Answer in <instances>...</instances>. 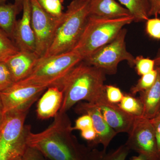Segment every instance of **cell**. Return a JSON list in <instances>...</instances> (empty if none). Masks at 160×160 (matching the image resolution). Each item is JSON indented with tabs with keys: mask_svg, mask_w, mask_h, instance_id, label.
<instances>
[{
	"mask_svg": "<svg viewBox=\"0 0 160 160\" xmlns=\"http://www.w3.org/2000/svg\"><path fill=\"white\" fill-rule=\"evenodd\" d=\"M72 127L67 112H59L47 129L38 133L29 132L27 145L48 160H101L106 151L80 143L72 133Z\"/></svg>",
	"mask_w": 160,
	"mask_h": 160,
	"instance_id": "6da1fadb",
	"label": "cell"
},
{
	"mask_svg": "<svg viewBox=\"0 0 160 160\" xmlns=\"http://www.w3.org/2000/svg\"><path fill=\"white\" fill-rule=\"evenodd\" d=\"M106 73L82 61L63 80L59 87L63 101L59 112H67L82 101L94 103L106 92Z\"/></svg>",
	"mask_w": 160,
	"mask_h": 160,
	"instance_id": "7a4b0ae2",
	"label": "cell"
},
{
	"mask_svg": "<svg viewBox=\"0 0 160 160\" xmlns=\"http://www.w3.org/2000/svg\"><path fill=\"white\" fill-rule=\"evenodd\" d=\"M89 0H72L63 13L49 49L41 58L72 51L78 43L89 16Z\"/></svg>",
	"mask_w": 160,
	"mask_h": 160,
	"instance_id": "3957f363",
	"label": "cell"
},
{
	"mask_svg": "<svg viewBox=\"0 0 160 160\" xmlns=\"http://www.w3.org/2000/svg\"><path fill=\"white\" fill-rule=\"evenodd\" d=\"M134 20L132 16L109 19L89 15L79 39L72 51L83 61L110 42L125 26Z\"/></svg>",
	"mask_w": 160,
	"mask_h": 160,
	"instance_id": "277c9868",
	"label": "cell"
},
{
	"mask_svg": "<svg viewBox=\"0 0 160 160\" xmlns=\"http://www.w3.org/2000/svg\"><path fill=\"white\" fill-rule=\"evenodd\" d=\"M29 110L6 112L0 126V160L22 158L28 147L27 138L31 126L25 125Z\"/></svg>",
	"mask_w": 160,
	"mask_h": 160,
	"instance_id": "5b68a950",
	"label": "cell"
},
{
	"mask_svg": "<svg viewBox=\"0 0 160 160\" xmlns=\"http://www.w3.org/2000/svg\"><path fill=\"white\" fill-rule=\"evenodd\" d=\"M82 61L74 52L70 51L45 58H40L31 73L17 82L25 85L59 87L69 72Z\"/></svg>",
	"mask_w": 160,
	"mask_h": 160,
	"instance_id": "8992f818",
	"label": "cell"
},
{
	"mask_svg": "<svg viewBox=\"0 0 160 160\" xmlns=\"http://www.w3.org/2000/svg\"><path fill=\"white\" fill-rule=\"evenodd\" d=\"M127 32V29L123 28L114 39L83 60V62L109 75L115 74L119 64L123 61H126L130 67H134L135 58L126 48Z\"/></svg>",
	"mask_w": 160,
	"mask_h": 160,
	"instance_id": "52a82bcc",
	"label": "cell"
},
{
	"mask_svg": "<svg viewBox=\"0 0 160 160\" xmlns=\"http://www.w3.org/2000/svg\"><path fill=\"white\" fill-rule=\"evenodd\" d=\"M125 145L136 152L145 160H160L154 130L150 119L141 117L135 118Z\"/></svg>",
	"mask_w": 160,
	"mask_h": 160,
	"instance_id": "ba28073f",
	"label": "cell"
},
{
	"mask_svg": "<svg viewBox=\"0 0 160 160\" xmlns=\"http://www.w3.org/2000/svg\"><path fill=\"white\" fill-rule=\"evenodd\" d=\"M31 23L36 39V51L40 58L49 49L61 18L52 16L42 9L37 0H30Z\"/></svg>",
	"mask_w": 160,
	"mask_h": 160,
	"instance_id": "9c48e42d",
	"label": "cell"
},
{
	"mask_svg": "<svg viewBox=\"0 0 160 160\" xmlns=\"http://www.w3.org/2000/svg\"><path fill=\"white\" fill-rule=\"evenodd\" d=\"M47 88L45 86L14 82L8 89L0 92L5 113L14 110H29Z\"/></svg>",
	"mask_w": 160,
	"mask_h": 160,
	"instance_id": "30bf717a",
	"label": "cell"
},
{
	"mask_svg": "<svg viewBox=\"0 0 160 160\" xmlns=\"http://www.w3.org/2000/svg\"><path fill=\"white\" fill-rule=\"evenodd\" d=\"M93 103L98 106L104 119L117 133L129 132L135 118L123 111L118 104L109 102L106 98V92Z\"/></svg>",
	"mask_w": 160,
	"mask_h": 160,
	"instance_id": "8fae6325",
	"label": "cell"
},
{
	"mask_svg": "<svg viewBox=\"0 0 160 160\" xmlns=\"http://www.w3.org/2000/svg\"><path fill=\"white\" fill-rule=\"evenodd\" d=\"M75 110L78 114H88L92 119L97 138L92 145L101 144L106 151L112 140L118 134L106 122L98 106L94 103L85 102L78 104Z\"/></svg>",
	"mask_w": 160,
	"mask_h": 160,
	"instance_id": "7c38bea8",
	"label": "cell"
},
{
	"mask_svg": "<svg viewBox=\"0 0 160 160\" xmlns=\"http://www.w3.org/2000/svg\"><path fill=\"white\" fill-rule=\"evenodd\" d=\"M22 10V18L16 25L13 41L20 51L35 52L36 39L32 26L30 0H23Z\"/></svg>",
	"mask_w": 160,
	"mask_h": 160,
	"instance_id": "4fadbf2b",
	"label": "cell"
},
{
	"mask_svg": "<svg viewBox=\"0 0 160 160\" xmlns=\"http://www.w3.org/2000/svg\"><path fill=\"white\" fill-rule=\"evenodd\" d=\"M40 59L35 52L20 51L6 62L14 82L27 78Z\"/></svg>",
	"mask_w": 160,
	"mask_h": 160,
	"instance_id": "5bb4252c",
	"label": "cell"
},
{
	"mask_svg": "<svg viewBox=\"0 0 160 160\" xmlns=\"http://www.w3.org/2000/svg\"><path fill=\"white\" fill-rule=\"evenodd\" d=\"M63 101L62 91L57 86L48 87L40 98L37 106V114L41 120L54 118L59 112Z\"/></svg>",
	"mask_w": 160,
	"mask_h": 160,
	"instance_id": "9a60e30c",
	"label": "cell"
},
{
	"mask_svg": "<svg viewBox=\"0 0 160 160\" xmlns=\"http://www.w3.org/2000/svg\"><path fill=\"white\" fill-rule=\"evenodd\" d=\"M89 15L104 18H118L132 16L116 0H89Z\"/></svg>",
	"mask_w": 160,
	"mask_h": 160,
	"instance_id": "2e32d148",
	"label": "cell"
},
{
	"mask_svg": "<svg viewBox=\"0 0 160 160\" xmlns=\"http://www.w3.org/2000/svg\"><path fill=\"white\" fill-rule=\"evenodd\" d=\"M158 71L156 80L149 89L140 93V101L143 107V117L151 119L160 111V67H155Z\"/></svg>",
	"mask_w": 160,
	"mask_h": 160,
	"instance_id": "e0dca14e",
	"label": "cell"
},
{
	"mask_svg": "<svg viewBox=\"0 0 160 160\" xmlns=\"http://www.w3.org/2000/svg\"><path fill=\"white\" fill-rule=\"evenodd\" d=\"M22 8L15 4H0V29L13 40L17 16Z\"/></svg>",
	"mask_w": 160,
	"mask_h": 160,
	"instance_id": "ac0fdd59",
	"label": "cell"
},
{
	"mask_svg": "<svg viewBox=\"0 0 160 160\" xmlns=\"http://www.w3.org/2000/svg\"><path fill=\"white\" fill-rule=\"evenodd\" d=\"M128 9L134 18V22L147 21L149 18V5L147 0H118Z\"/></svg>",
	"mask_w": 160,
	"mask_h": 160,
	"instance_id": "d6986e66",
	"label": "cell"
},
{
	"mask_svg": "<svg viewBox=\"0 0 160 160\" xmlns=\"http://www.w3.org/2000/svg\"><path fill=\"white\" fill-rule=\"evenodd\" d=\"M118 104L123 111L133 117H143V107L139 98L129 94L124 95L122 99Z\"/></svg>",
	"mask_w": 160,
	"mask_h": 160,
	"instance_id": "ffe728a7",
	"label": "cell"
},
{
	"mask_svg": "<svg viewBox=\"0 0 160 160\" xmlns=\"http://www.w3.org/2000/svg\"><path fill=\"white\" fill-rule=\"evenodd\" d=\"M19 51L13 40L0 29V62H6Z\"/></svg>",
	"mask_w": 160,
	"mask_h": 160,
	"instance_id": "44dd1931",
	"label": "cell"
},
{
	"mask_svg": "<svg viewBox=\"0 0 160 160\" xmlns=\"http://www.w3.org/2000/svg\"><path fill=\"white\" fill-rule=\"evenodd\" d=\"M157 74V70L155 68L149 73L142 76L137 83L130 89L131 94L135 95L149 89L155 82Z\"/></svg>",
	"mask_w": 160,
	"mask_h": 160,
	"instance_id": "7402d4cb",
	"label": "cell"
},
{
	"mask_svg": "<svg viewBox=\"0 0 160 160\" xmlns=\"http://www.w3.org/2000/svg\"><path fill=\"white\" fill-rule=\"evenodd\" d=\"M42 9L48 14L55 18L62 16L63 1L62 0H37Z\"/></svg>",
	"mask_w": 160,
	"mask_h": 160,
	"instance_id": "603a6c76",
	"label": "cell"
},
{
	"mask_svg": "<svg viewBox=\"0 0 160 160\" xmlns=\"http://www.w3.org/2000/svg\"><path fill=\"white\" fill-rule=\"evenodd\" d=\"M134 67L138 74L142 76L153 71L155 69V63L154 59L139 56L135 58Z\"/></svg>",
	"mask_w": 160,
	"mask_h": 160,
	"instance_id": "cb8c5ba5",
	"label": "cell"
},
{
	"mask_svg": "<svg viewBox=\"0 0 160 160\" xmlns=\"http://www.w3.org/2000/svg\"><path fill=\"white\" fill-rule=\"evenodd\" d=\"M14 83L6 62H0V92L8 89Z\"/></svg>",
	"mask_w": 160,
	"mask_h": 160,
	"instance_id": "d4e9b609",
	"label": "cell"
},
{
	"mask_svg": "<svg viewBox=\"0 0 160 160\" xmlns=\"http://www.w3.org/2000/svg\"><path fill=\"white\" fill-rule=\"evenodd\" d=\"M130 149L126 145H122L117 149L106 153L101 160H126Z\"/></svg>",
	"mask_w": 160,
	"mask_h": 160,
	"instance_id": "484cf974",
	"label": "cell"
},
{
	"mask_svg": "<svg viewBox=\"0 0 160 160\" xmlns=\"http://www.w3.org/2000/svg\"><path fill=\"white\" fill-rule=\"evenodd\" d=\"M146 31L150 37L160 40V19L149 18L146 21Z\"/></svg>",
	"mask_w": 160,
	"mask_h": 160,
	"instance_id": "4316f807",
	"label": "cell"
},
{
	"mask_svg": "<svg viewBox=\"0 0 160 160\" xmlns=\"http://www.w3.org/2000/svg\"><path fill=\"white\" fill-rule=\"evenodd\" d=\"M106 98L109 102L114 104H118L122 99L124 94L121 89L116 86L106 85Z\"/></svg>",
	"mask_w": 160,
	"mask_h": 160,
	"instance_id": "83f0119b",
	"label": "cell"
},
{
	"mask_svg": "<svg viewBox=\"0 0 160 160\" xmlns=\"http://www.w3.org/2000/svg\"><path fill=\"white\" fill-rule=\"evenodd\" d=\"M92 127H93V123L90 116L88 114H83L76 120L75 126H72V130H78L82 131Z\"/></svg>",
	"mask_w": 160,
	"mask_h": 160,
	"instance_id": "f1b7e54d",
	"label": "cell"
},
{
	"mask_svg": "<svg viewBox=\"0 0 160 160\" xmlns=\"http://www.w3.org/2000/svg\"><path fill=\"white\" fill-rule=\"evenodd\" d=\"M150 120L154 130L155 137L160 160V112Z\"/></svg>",
	"mask_w": 160,
	"mask_h": 160,
	"instance_id": "f546056e",
	"label": "cell"
},
{
	"mask_svg": "<svg viewBox=\"0 0 160 160\" xmlns=\"http://www.w3.org/2000/svg\"><path fill=\"white\" fill-rule=\"evenodd\" d=\"M23 160H48L37 149L28 146L23 155Z\"/></svg>",
	"mask_w": 160,
	"mask_h": 160,
	"instance_id": "4dcf8cb0",
	"label": "cell"
},
{
	"mask_svg": "<svg viewBox=\"0 0 160 160\" xmlns=\"http://www.w3.org/2000/svg\"><path fill=\"white\" fill-rule=\"evenodd\" d=\"M149 5V16L158 15L160 12V0H147Z\"/></svg>",
	"mask_w": 160,
	"mask_h": 160,
	"instance_id": "1f68e13d",
	"label": "cell"
},
{
	"mask_svg": "<svg viewBox=\"0 0 160 160\" xmlns=\"http://www.w3.org/2000/svg\"><path fill=\"white\" fill-rule=\"evenodd\" d=\"M81 135L83 139L92 144L93 143L97 138L96 132L93 127L82 130L81 131Z\"/></svg>",
	"mask_w": 160,
	"mask_h": 160,
	"instance_id": "d6a6232c",
	"label": "cell"
},
{
	"mask_svg": "<svg viewBox=\"0 0 160 160\" xmlns=\"http://www.w3.org/2000/svg\"><path fill=\"white\" fill-rule=\"evenodd\" d=\"M5 113L4 112V108L2 104V101L0 98V126L1 124L2 123L4 117H5Z\"/></svg>",
	"mask_w": 160,
	"mask_h": 160,
	"instance_id": "836d02e7",
	"label": "cell"
},
{
	"mask_svg": "<svg viewBox=\"0 0 160 160\" xmlns=\"http://www.w3.org/2000/svg\"><path fill=\"white\" fill-rule=\"evenodd\" d=\"M154 60L155 63V67H160V49L158 51Z\"/></svg>",
	"mask_w": 160,
	"mask_h": 160,
	"instance_id": "e575fe53",
	"label": "cell"
},
{
	"mask_svg": "<svg viewBox=\"0 0 160 160\" xmlns=\"http://www.w3.org/2000/svg\"><path fill=\"white\" fill-rule=\"evenodd\" d=\"M7 0H0V4L6 3ZM23 0H14V4L22 9Z\"/></svg>",
	"mask_w": 160,
	"mask_h": 160,
	"instance_id": "d590c367",
	"label": "cell"
},
{
	"mask_svg": "<svg viewBox=\"0 0 160 160\" xmlns=\"http://www.w3.org/2000/svg\"><path fill=\"white\" fill-rule=\"evenodd\" d=\"M130 160H145V158L142 156L138 155V156L133 157Z\"/></svg>",
	"mask_w": 160,
	"mask_h": 160,
	"instance_id": "8d00e7d4",
	"label": "cell"
},
{
	"mask_svg": "<svg viewBox=\"0 0 160 160\" xmlns=\"http://www.w3.org/2000/svg\"><path fill=\"white\" fill-rule=\"evenodd\" d=\"M16 160H23L22 157V158H19L17 159Z\"/></svg>",
	"mask_w": 160,
	"mask_h": 160,
	"instance_id": "74e56055",
	"label": "cell"
},
{
	"mask_svg": "<svg viewBox=\"0 0 160 160\" xmlns=\"http://www.w3.org/2000/svg\"><path fill=\"white\" fill-rule=\"evenodd\" d=\"M158 15H160V12H159V14H158Z\"/></svg>",
	"mask_w": 160,
	"mask_h": 160,
	"instance_id": "f35d334b",
	"label": "cell"
},
{
	"mask_svg": "<svg viewBox=\"0 0 160 160\" xmlns=\"http://www.w3.org/2000/svg\"><path fill=\"white\" fill-rule=\"evenodd\" d=\"M62 1H64V0H62Z\"/></svg>",
	"mask_w": 160,
	"mask_h": 160,
	"instance_id": "ab89813d",
	"label": "cell"
},
{
	"mask_svg": "<svg viewBox=\"0 0 160 160\" xmlns=\"http://www.w3.org/2000/svg\"><path fill=\"white\" fill-rule=\"evenodd\" d=\"M84 1H86V0H84Z\"/></svg>",
	"mask_w": 160,
	"mask_h": 160,
	"instance_id": "60d3db41",
	"label": "cell"
},
{
	"mask_svg": "<svg viewBox=\"0 0 160 160\" xmlns=\"http://www.w3.org/2000/svg\"></svg>",
	"mask_w": 160,
	"mask_h": 160,
	"instance_id": "b9f144b4",
	"label": "cell"
}]
</instances>
